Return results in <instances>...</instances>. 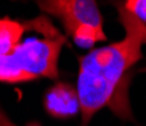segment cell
Masks as SVG:
<instances>
[{"label":"cell","mask_w":146,"mask_h":126,"mask_svg":"<svg viewBox=\"0 0 146 126\" xmlns=\"http://www.w3.org/2000/svg\"><path fill=\"white\" fill-rule=\"evenodd\" d=\"M27 30H36L41 35H49L55 32L56 28L46 17H36L27 21L0 18V55H8L15 50Z\"/></svg>","instance_id":"obj_4"},{"label":"cell","mask_w":146,"mask_h":126,"mask_svg":"<svg viewBox=\"0 0 146 126\" xmlns=\"http://www.w3.org/2000/svg\"><path fill=\"white\" fill-rule=\"evenodd\" d=\"M119 20L125 29L120 41L91 49L79 58L76 93L79 99L81 126H87L91 117L102 108L110 106L123 120H132L128 102V82L134 65L141 59V46L146 34L129 12L116 3Z\"/></svg>","instance_id":"obj_1"},{"label":"cell","mask_w":146,"mask_h":126,"mask_svg":"<svg viewBox=\"0 0 146 126\" xmlns=\"http://www.w3.org/2000/svg\"><path fill=\"white\" fill-rule=\"evenodd\" d=\"M120 5L139 21V24L143 28L146 34V0H123V3Z\"/></svg>","instance_id":"obj_6"},{"label":"cell","mask_w":146,"mask_h":126,"mask_svg":"<svg viewBox=\"0 0 146 126\" xmlns=\"http://www.w3.org/2000/svg\"><path fill=\"white\" fill-rule=\"evenodd\" d=\"M41 11L56 17L66 34L81 49L105 41L104 21L96 0H34Z\"/></svg>","instance_id":"obj_3"},{"label":"cell","mask_w":146,"mask_h":126,"mask_svg":"<svg viewBox=\"0 0 146 126\" xmlns=\"http://www.w3.org/2000/svg\"><path fill=\"white\" fill-rule=\"evenodd\" d=\"M46 112L59 120H67L79 114V99L76 87L68 82H58L44 94Z\"/></svg>","instance_id":"obj_5"},{"label":"cell","mask_w":146,"mask_h":126,"mask_svg":"<svg viewBox=\"0 0 146 126\" xmlns=\"http://www.w3.org/2000/svg\"><path fill=\"white\" fill-rule=\"evenodd\" d=\"M0 126H20V125H15V123H14V121L6 115V112L3 111L2 105H0ZM26 126H40V125H38V123H29V125H26Z\"/></svg>","instance_id":"obj_7"},{"label":"cell","mask_w":146,"mask_h":126,"mask_svg":"<svg viewBox=\"0 0 146 126\" xmlns=\"http://www.w3.org/2000/svg\"><path fill=\"white\" fill-rule=\"evenodd\" d=\"M66 37L56 29L41 38L29 37L8 55H0V82L20 84L58 78V59Z\"/></svg>","instance_id":"obj_2"}]
</instances>
